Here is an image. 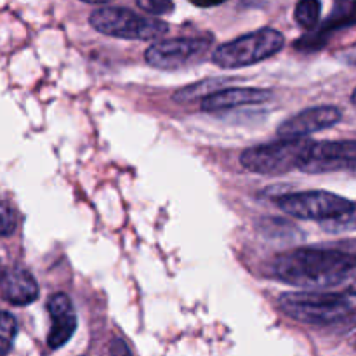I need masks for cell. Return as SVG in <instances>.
Masks as SVG:
<instances>
[{
	"label": "cell",
	"mask_w": 356,
	"mask_h": 356,
	"mask_svg": "<svg viewBox=\"0 0 356 356\" xmlns=\"http://www.w3.org/2000/svg\"><path fill=\"white\" fill-rule=\"evenodd\" d=\"M356 270V243L339 249L289 250L271 261L277 280L301 289H329L343 284Z\"/></svg>",
	"instance_id": "1"
},
{
	"label": "cell",
	"mask_w": 356,
	"mask_h": 356,
	"mask_svg": "<svg viewBox=\"0 0 356 356\" xmlns=\"http://www.w3.org/2000/svg\"><path fill=\"white\" fill-rule=\"evenodd\" d=\"M284 44L285 38L280 31L273 28H261L222 44L212 54V61L226 70L245 68L280 52Z\"/></svg>",
	"instance_id": "2"
},
{
	"label": "cell",
	"mask_w": 356,
	"mask_h": 356,
	"mask_svg": "<svg viewBox=\"0 0 356 356\" xmlns=\"http://www.w3.org/2000/svg\"><path fill=\"white\" fill-rule=\"evenodd\" d=\"M312 143L306 138H280V141L245 149L240 155V163L245 170L256 174L289 172L298 169Z\"/></svg>",
	"instance_id": "3"
},
{
	"label": "cell",
	"mask_w": 356,
	"mask_h": 356,
	"mask_svg": "<svg viewBox=\"0 0 356 356\" xmlns=\"http://www.w3.org/2000/svg\"><path fill=\"white\" fill-rule=\"evenodd\" d=\"M89 21L99 33L125 40H152L163 37L169 31V26L163 21L139 16L122 7H103L94 10Z\"/></svg>",
	"instance_id": "4"
},
{
	"label": "cell",
	"mask_w": 356,
	"mask_h": 356,
	"mask_svg": "<svg viewBox=\"0 0 356 356\" xmlns=\"http://www.w3.org/2000/svg\"><path fill=\"white\" fill-rule=\"evenodd\" d=\"M278 305L289 316L309 325H329L343 318L350 309L344 296L322 292H285Z\"/></svg>",
	"instance_id": "5"
},
{
	"label": "cell",
	"mask_w": 356,
	"mask_h": 356,
	"mask_svg": "<svg viewBox=\"0 0 356 356\" xmlns=\"http://www.w3.org/2000/svg\"><path fill=\"white\" fill-rule=\"evenodd\" d=\"M277 205L292 218L323 222L350 211L353 202L329 191H302L277 198Z\"/></svg>",
	"instance_id": "6"
},
{
	"label": "cell",
	"mask_w": 356,
	"mask_h": 356,
	"mask_svg": "<svg viewBox=\"0 0 356 356\" xmlns=\"http://www.w3.org/2000/svg\"><path fill=\"white\" fill-rule=\"evenodd\" d=\"M211 45V38H163L148 47L145 59L155 68L176 70L200 61Z\"/></svg>",
	"instance_id": "7"
},
{
	"label": "cell",
	"mask_w": 356,
	"mask_h": 356,
	"mask_svg": "<svg viewBox=\"0 0 356 356\" xmlns=\"http://www.w3.org/2000/svg\"><path fill=\"white\" fill-rule=\"evenodd\" d=\"M356 167V141L312 143L298 170L308 174L337 172Z\"/></svg>",
	"instance_id": "8"
},
{
	"label": "cell",
	"mask_w": 356,
	"mask_h": 356,
	"mask_svg": "<svg viewBox=\"0 0 356 356\" xmlns=\"http://www.w3.org/2000/svg\"><path fill=\"white\" fill-rule=\"evenodd\" d=\"M343 118V111L336 106H313L294 115L278 127L280 138H306L313 132L334 127Z\"/></svg>",
	"instance_id": "9"
},
{
	"label": "cell",
	"mask_w": 356,
	"mask_h": 356,
	"mask_svg": "<svg viewBox=\"0 0 356 356\" xmlns=\"http://www.w3.org/2000/svg\"><path fill=\"white\" fill-rule=\"evenodd\" d=\"M47 312L51 315V332L47 344L52 350L65 346L76 330V316L72 301L66 294H54L47 302Z\"/></svg>",
	"instance_id": "10"
},
{
	"label": "cell",
	"mask_w": 356,
	"mask_h": 356,
	"mask_svg": "<svg viewBox=\"0 0 356 356\" xmlns=\"http://www.w3.org/2000/svg\"><path fill=\"white\" fill-rule=\"evenodd\" d=\"M271 97V90L256 89V87H229V89H219L209 94L202 99V110L204 111H222L233 110V108L249 106V104L264 103Z\"/></svg>",
	"instance_id": "11"
},
{
	"label": "cell",
	"mask_w": 356,
	"mask_h": 356,
	"mask_svg": "<svg viewBox=\"0 0 356 356\" xmlns=\"http://www.w3.org/2000/svg\"><path fill=\"white\" fill-rule=\"evenodd\" d=\"M2 298L14 306L31 305L38 298L37 282L26 270H9L2 278Z\"/></svg>",
	"instance_id": "12"
},
{
	"label": "cell",
	"mask_w": 356,
	"mask_h": 356,
	"mask_svg": "<svg viewBox=\"0 0 356 356\" xmlns=\"http://www.w3.org/2000/svg\"><path fill=\"white\" fill-rule=\"evenodd\" d=\"M356 23V0H336V6L334 10L330 13V16L327 17L325 23L322 24V28H318V33L323 38L329 40L330 31H337L341 28L351 26Z\"/></svg>",
	"instance_id": "13"
},
{
	"label": "cell",
	"mask_w": 356,
	"mask_h": 356,
	"mask_svg": "<svg viewBox=\"0 0 356 356\" xmlns=\"http://www.w3.org/2000/svg\"><path fill=\"white\" fill-rule=\"evenodd\" d=\"M320 13H322L320 0H299L294 10L296 23L306 30H315L320 19Z\"/></svg>",
	"instance_id": "14"
},
{
	"label": "cell",
	"mask_w": 356,
	"mask_h": 356,
	"mask_svg": "<svg viewBox=\"0 0 356 356\" xmlns=\"http://www.w3.org/2000/svg\"><path fill=\"white\" fill-rule=\"evenodd\" d=\"M222 83H226V80H204V82H198L195 86H188L184 89L177 90L174 99L177 103H188V101H193L197 97H207L209 94L216 92V89H221Z\"/></svg>",
	"instance_id": "15"
},
{
	"label": "cell",
	"mask_w": 356,
	"mask_h": 356,
	"mask_svg": "<svg viewBox=\"0 0 356 356\" xmlns=\"http://www.w3.org/2000/svg\"><path fill=\"white\" fill-rule=\"evenodd\" d=\"M17 334V322L10 313L0 312V355H7Z\"/></svg>",
	"instance_id": "16"
},
{
	"label": "cell",
	"mask_w": 356,
	"mask_h": 356,
	"mask_svg": "<svg viewBox=\"0 0 356 356\" xmlns=\"http://www.w3.org/2000/svg\"><path fill=\"white\" fill-rule=\"evenodd\" d=\"M323 228L332 233L353 232V229H356V204H353V207L344 212V214L329 219V221H323Z\"/></svg>",
	"instance_id": "17"
},
{
	"label": "cell",
	"mask_w": 356,
	"mask_h": 356,
	"mask_svg": "<svg viewBox=\"0 0 356 356\" xmlns=\"http://www.w3.org/2000/svg\"><path fill=\"white\" fill-rule=\"evenodd\" d=\"M16 212L6 200L0 198V235L9 236L16 229Z\"/></svg>",
	"instance_id": "18"
},
{
	"label": "cell",
	"mask_w": 356,
	"mask_h": 356,
	"mask_svg": "<svg viewBox=\"0 0 356 356\" xmlns=\"http://www.w3.org/2000/svg\"><path fill=\"white\" fill-rule=\"evenodd\" d=\"M139 7L153 16H162V14L172 13L174 2L172 0H136Z\"/></svg>",
	"instance_id": "19"
},
{
	"label": "cell",
	"mask_w": 356,
	"mask_h": 356,
	"mask_svg": "<svg viewBox=\"0 0 356 356\" xmlns=\"http://www.w3.org/2000/svg\"><path fill=\"white\" fill-rule=\"evenodd\" d=\"M110 353L111 356H132L131 351H129L127 344H125L122 339H118V337H115V339L111 341Z\"/></svg>",
	"instance_id": "20"
},
{
	"label": "cell",
	"mask_w": 356,
	"mask_h": 356,
	"mask_svg": "<svg viewBox=\"0 0 356 356\" xmlns=\"http://www.w3.org/2000/svg\"><path fill=\"white\" fill-rule=\"evenodd\" d=\"M190 2L197 7H214V6H219V3L226 2V0H190Z\"/></svg>",
	"instance_id": "21"
},
{
	"label": "cell",
	"mask_w": 356,
	"mask_h": 356,
	"mask_svg": "<svg viewBox=\"0 0 356 356\" xmlns=\"http://www.w3.org/2000/svg\"><path fill=\"white\" fill-rule=\"evenodd\" d=\"M344 59H346V61L350 63V65H356V47L351 49V51L348 52L346 58H344Z\"/></svg>",
	"instance_id": "22"
},
{
	"label": "cell",
	"mask_w": 356,
	"mask_h": 356,
	"mask_svg": "<svg viewBox=\"0 0 356 356\" xmlns=\"http://www.w3.org/2000/svg\"><path fill=\"white\" fill-rule=\"evenodd\" d=\"M348 294L350 296H356V278L353 282L350 284V287H348Z\"/></svg>",
	"instance_id": "23"
},
{
	"label": "cell",
	"mask_w": 356,
	"mask_h": 356,
	"mask_svg": "<svg viewBox=\"0 0 356 356\" xmlns=\"http://www.w3.org/2000/svg\"><path fill=\"white\" fill-rule=\"evenodd\" d=\"M82 2H86V3H108V2H111V0H82Z\"/></svg>",
	"instance_id": "24"
},
{
	"label": "cell",
	"mask_w": 356,
	"mask_h": 356,
	"mask_svg": "<svg viewBox=\"0 0 356 356\" xmlns=\"http://www.w3.org/2000/svg\"><path fill=\"white\" fill-rule=\"evenodd\" d=\"M351 103H353L356 106V89L353 90V94H351Z\"/></svg>",
	"instance_id": "25"
},
{
	"label": "cell",
	"mask_w": 356,
	"mask_h": 356,
	"mask_svg": "<svg viewBox=\"0 0 356 356\" xmlns=\"http://www.w3.org/2000/svg\"><path fill=\"white\" fill-rule=\"evenodd\" d=\"M355 350H356V339H355Z\"/></svg>",
	"instance_id": "26"
}]
</instances>
